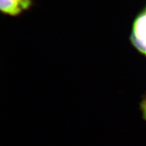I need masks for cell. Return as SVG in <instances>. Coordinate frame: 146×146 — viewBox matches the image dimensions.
<instances>
[{
	"instance_id": "1",
	"label": "cell",
	"mask_w": 146,
	"mask_h": 146,
	"mask_svg": "<svg viewBox=\"0 0 146 146\" xmlns=\"http://www.w3.org/2000/svg\"><path fill=\"white\" fill-rule=\"evenodd\" d=\"M130 40L135 49L146 56V6L133 21Z\"/></svg>"
},
{
	"instance_id": "2",
	"label": "cell",
	"mask_w": 146,
	"mask_h": 146,
	"mask_svg": "<svg viewBox=\"0 0 146 146\" xmlns=\"http://www.w3.org/2000/svg\"><path fill=\"white\" fill-rule=\"evenodd\" d=\"M33 0H0V9L4 15L16 17L29 9Z\"/></svg>"
},
{
	"instance_id": "3",
	"label": "cell",
	"mask_w": 146,
	"mask_h": 146,
	"mask_svg": "<svg viewBox=\"0 0 146 146\" xmlns=\"http://www.w3.org/2000/svg\"><path fill=\"white\" fill-rule=\"evenodd\" d=\"M141 109L143 113V117L145 119V120H146V97L141 103Z\"/></svg>"
}]
</instances>
